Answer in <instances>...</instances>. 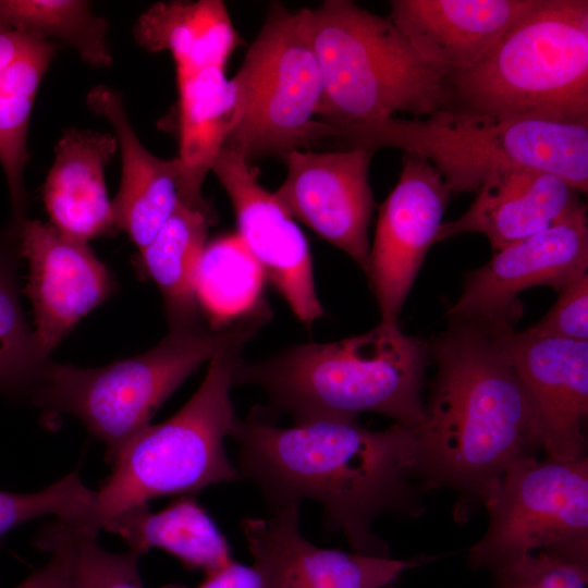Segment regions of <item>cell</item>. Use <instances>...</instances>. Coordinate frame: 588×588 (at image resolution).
Returning <instances> with one entry per match:
<instances>
[{
  "label": "cell",
  "instance_id": "obj_13",
  "mask_svg": "<svg viewBox=\"0 0 588 588\" xmlns=\"http://www.w3.org/2000/svg\"><path fill=\"white\" fill-rule=\"evenodd\" d=\"M211 171L231 200L237 234L264 277L299 321L313 324L324 309L316 291L309 246L295 219L259 183L256 169L241 154L223 148Z\"/></svg>",
  "mask_w": 588,
  "mask_h": 588
},
{
  "label": "cell",
  "instance_id": "obj_26",
  "mask_svg": "<svg viewBox=\"0 0 588 588\" xmlns=\"http://www.w3.org/2000/svg\"><path fill=\"white\" fill-rule=\"evenodd\" d=\"M53 56L52 44L40 39L0 74V163L10 188L14 216L21 223L25 210L23 172L27 159V130L37 90Z\"/></svg>",
  "mask_w": 588,
  "mask_h": 588
},
{
  "label": "cell",
  "instance_id": "obj_19",
  "mask_svg": "<svg viewBox=\"0 0 588 588\" xmlns=\"http://www.w3.org/2000/svg\"><path fill=\"white\" fill-rule=\"evenodd\" d=\"M470 207L442 223L436 243L463 233H481L493 253L558 223L581 205L561 177L534 169L493 173L476 192Z\"/></svg>",
  "mask_w": 588,
  "mask_h": 588
},
{
  "label": "cell",
  "instance_id": "obj_17",
  "mask_svg": "<svg viewBox=\"0 0 588 588\" xmlns=\"http://www.w3.org/2000/svg\"><path fill=\"white\" fill-rule=\"evenodd\" d=\"M21 255L27 260L26 294L34 313V336L41 355L51 351L89 311L114 291V282L88 243L58 232L50 223L25 220Z\"/></svg>",
  "mask_w": 588,
  "mask_h": 588
},
{
  "label": "cell",
  "instance_id": "obj_8",
  "mask_svg": "<svg viewBox=\"0 0 588 588\" xmlns=\"http://www.w3.org/2000/svg\"><path fill=\"white\" fill-rule=\"evenodd\" d=\"M245 344L218 352L193 396L163 422L148 425L111 461V473L96 491L93 529L149 500L192 495L241 478L226 455L225 437L237 419L231 389Z\"/></svg>",
  "mask_w": 588,
  "mask_h": 588
},
{
  "label": "cell",
  "instance_id": "obj_24",
  "mask_svg": "<svg viewBox=\"0 0 588 588\" xmlns=\"http://www.w3.org/2000/svg\"><path fill=\"white\" fill-rule=\"evenodd\" d=\"M134 38L149 51H168L176 74L225 68L238 44L225 4L220 0L160 2L134 25Z\"/></svg>",
  "mask_w": 588,
  "mask_h": 588
},
{
  "label": "cell",
  "instance_id": "obj_7",
  "mask_svg": "<svg viewBox=\"0 0 588 588\" xmlns=\"http://www.w3.org/2000/svg\"><path fill=\"white\" fill-rule=\"evenodd\" d=\"M269 318L270 308L262 299L225 326L169 331L151 350L99 368L49 360L30 403L46 415L79 419L103 443L111 463L188 376L221 350L246 344Z\"/></svg>",
  "mask_w": 588,
  "mask_h": 588
},
{
  "label": "cell",
  "instance_id": "obj_6",
  "mask_svg": "<svg viewBox=\"0 0 588 588\" xmlns=\"http://www.w3.org/2000/svg\"><path fill=\"white\" fill-rule=\"evenodd\" d=\"M299 12L322 77L317 120L342 126L399 111L422 118L448 106V75L427 62L389 16L350 0H326Z\"/></svg>",
  "mask_w": 588,
  "mask_h": 588
},
{
  "label": "cell",
  "instance_id": "obj_29",
  "mask_svg": "<svg viewBox=\"0 0 588 588\" xmlns=\"http://www.w3.org/2000/svg\"><path fill=\"white\" fill-rule=\"evenodd\" d=\"M49 360L21 307L14 262L0 253V391L29 399Z\"/></svg>",
  "mask_w": 588,
  "mask_h": 588
},
{
  "label": "cell",
  "instance_id": "obj_34",
  "mask_svg": "<svg viewBox=\"0 0 588 588\" xmlns=\"http://www.w3.org/2000/svg\"><path fill=\"white\" fill-rule=\"evenodd\" d=\"M34 546L50 553V559L15 588H74L68 549L50 524L37 532Z\"/></svg>",
  "mask_w": 588,
  "mask_h": 588
},
{
  "label": "cell",
  "instance_id": "obj_14",
  "mask_svg": "<svg viewBox=\"0 0 588 588\" xmlns=\"http://www.w3.org/2000/svg\"><path fill=\"white\" fill-rule=\"evenodd\" d=\"M399 181L379 208L367 277L382 322L396 323L452 192L427 160L404 154Z\"/></svg>",
  "mask_w": 588,
  "mask_h": 588
},
{
  "label": "cell",
  "instance_id": "obj_11",
  "mask_svg": "<svg viewBox=\"0 0 588 588\" xmlns=\"http://www.w3.org/2000/svg\"><path fill=\"white\" fill-rule=\"evenodd\" d=\"M588 221L584 204L552 226L493 253L466 278L450 321L512 328L522 315L517 295L534 286L560 292L587 273Z\"/></svg>",
  "mask_w": 588,
  "mask_h": 588
},
{
  "label": "cell",
  "instance_id": "obj_22",
  "mask_svg": "<svg viewBox=\"0 0 588 588\" xmlns=\"http://www.w3.org/2000/svg\"><path fill=\"white\" fill-rule=\"evenodd\" d=\"M179 87V198L209 211L204 180L224 148L235 105V87L225 68L176 74Z\"/></svg>",
  "mask_w": 588,
  "mask_h": 588
},
{
  "label": "cell",
  "instance_id": "obj_1",
  "mask_svg": "<svg viewBox=\"0 0 588 588\" xmlns=\"http://www.w3.org/2000/svg\"><path fill=\"white\" fill-rule=\"evenodd\" d=\"M238 473L260 491L268 509L302 499L323 509L324 528L342 531L354 552L390 556L371 524L416 505L415 431L394 424L370 430L357 419H322L280 427L237 417Z\"/></svg>",
  "mask_w": 588,
  "mask_h": 588
},
{
  "label": "cell",
  "instance_id": "obj_10",
  "mask_svg": "<svg viewBox=\"0 0 588 588\" xmlns=\"http://www.w3.org/2000/svg\"><path fill=\"white\" fill-rule=\"evenodd\" d=\"M489 524L468 564L498 572L538 552L588 563V458L514 462L486 504Z\"/></svg>",
  "mask_w": 588,
  "mask_h": 588
},
{
  "label": "cell",
  "instance_id": "obj_15",
  "mask_svg": "<svg viewBox=\"0 0 588 588\" xmlns=\"http://www.w3.org/2000/svg\"><path fill=\"white\" fill-rule=\"evenodd\" d=\"M267 517H248L242 532L253 566L267 588H387L417 559L365 555L315 546L299 530V502L269 510Z\"/></svg>",
  "mask_w": 588,
  "mask_h": 588
},
{
  "label": "cell",
  "instance_id": "obj_5",
  "mask_svg": "<svg viewBox=\"0 0 588 588\" xmlns=\"http://www.w3.org/2000/svg\"><path fill=\"white\" fill-rule=\"evenodd\" d=\"M448 88L445 108L588 123V1L537 0Z\"/></svg>",
  "mask_w": 588,
  "mask_h": 588
},
{
  "label": "cell",
  "instance_id": "obj_23",
  "mask_svg": "<svg viewBox=\"0 0 588 588\" xmlns=\"http://www.w3.org/2000/svg\"><path fill=\"white\" fill-rule=\"evenodd\" d=\"M101 529L120 536L139 555L161 549L205 574L234 560L226 538L189 495L176 498L159 512H151L148 504L131 507L106 520Z\"/></svg>",
  "mask_w": 588,
  "mask_h": 588
},
{
  "label": "cell",
  "instance_id": "obj_2",
  "mask_svg": "<svg viewBox=\"0 0 588 588\" xmlns=\"http://www.w3.org/2000/svg\"><path fill=\"white\" fill-rule=\"evenodd\" d=\"M437 365L422 425L415 430L416 475L425 487H450L455 515L485 505L506 469L543 451L531 399L494 332L450 321L429 346Z\"/></svg>",
  "mask_w": 588,
  "mask_h": 588
},
{
  "label": "cell",
  "instance_id": "obj_16",
  "mask_svg": "<svg viewBox=\"0 0 588 588\" xmlns=\"http://www.w3.org/2000/svg\"><path fill=\"white\" fill-rule=\"evenodd\" d=\"M491 330L531 399L546 456L587 457L588 342L518 332L514 327Z\"/></svg>",
  "mask_w": 588,
  "mask_h": 588
},
{
  "label": "cell",
  "instance_id": "obj_27",
  "mask_svg": "<svg viewBox=\"0 0 588 588\" xmlns=\"http://www.w3.org/2000/svg\"><path fill=\"white\" fill-rule=\"evenodd\" d=\"M262 278L237 233L207 243L197 270L196 296L210 327L225 326L253 309L262 299Z\"/></svg>",
  "mask_w": 588,
  "mask_h": 588
},
{
  "label": "cell",
  "instance_id": "obj_3",
  "mask_svg": "<svg viewBox=\"0 0 588 588\" xmlns=\"http://www.w3.org/2000/svg\"><path fill=\"white\" fill-rule=\"evenodd\" d=\"M429 345L382 322L369 331L328 343H306L253 363L241 362L234 385L253 384L268 408L295 424L357 419L366 412L417 430Z\"/></svg>",
  "mask_w": 588,
  "mask_h": 588
},
{
  "label": "cell",
  "instance_id": "obj_30",
  "mask_svg": "<svg viewBox=\"0 0 588 588\" xmlns=\"http://www.w3.org/2000/svg\"><path fill=\"white\" fill-rule=\"evenodd\" d=\"M51 525L68 549L74 588H145L138 553L109 552L98 544V534L72 523Z\"/></svg>",
  "mask_w": 588,
  "mask_h": 588
},
{
  "label": "cell",
  "instance_id": "obj_35",
  "mask_svg": "<svg viewBox=\"0 0 588 588\" xmlns=\"http://www.w3.org/2000/svg\"><path fill=\"white\" fill-rule=\"evenodd\" d=\"M162 588L187 587L172 584ZM196 588H267V586L253 565L248 566L233 560L225 566L205 574L204 580Z\"/></svg>",
  "mask_w": 588,
  "mask_h": 588
},
{
  "label": "cell",
  "instance_id": "obj_20",
  "mask_svg": "<svg viewBox=\"0 0 588 588\" xmlns=\"http://www.w3.org/2000/svg\"><path fill=\"white\" fill-rule=\"evenodd\" d=\"M86 102L114 130L122 161L121 182L112 200L114 225L123 230L140 252L180 200L179 162L176 158L161 159L144 147L117 90L98 85L88 93Z\"/></svg>",
  "mask_w": 588,
  "mask_h": 588
},
{
  "label": "cell",
  "instance_id": "obj_21",
  "mask_svg": "<svg viewBox=\"0 0 588 588\" xmlns=\"http://www.w3.org/2000/svg\"><path fill=\"white\" fill-rule=\"evenodd\" d=\"M117 149L114 135L85 128H68L58 140L42 198L62 235L88 243L115 228L105 170Z\"/></svg>",
  "mask_w": 588,
  "mask_h": 588
},
{
  "label": "cell",
  "instance_id": "obj_31",
  "mask_svg": "<svg viewBox=\"0 0 588 588\" xmlns=\"http://www.w3.org/2000/svg\"><path fill=\"white\" fill-rule=\"evenodd\" d=\"M95 501L96 491L84 485L76 470L33 493L0 491V539L14 528L47 515L89 528Z\"/></svg>",
  "mask_w": 588,
  "mask_h": 588
},
{
  "label": "cell",
  "instance_id": "obj_36",
  "mask_svg": "<svg viewBox=\"0 0 588 588\" xmlns=\"http://www.w3.org/2000/svg\"><path fill=\"white\" fill-rule=\"evenodd\" d=\"M39 40L24 32L0 27V74L32 50Z\"/></svg>",
  "mask_w": 588,
  "mask_h": 588
},
{
  "label": "cell",
  "instance_id": "obj_4",
  "mask_svg": "<svg viewBox=\"0 0 588 588\" xmlns=\"http://www.w3.org/2000/svg\"><path fill=\"white\" fill-rule=\"evenodd\" d=\"M319 140L347 148H396L431 163L452 193L477 192L495 172L534 169L552 173L579 193L588 188V123L482 115L442 108L427 117L331 125Z\"/></svg>",
  "mask_w": 588,
  "mask_h": 588
},
{
  "label": "cell",
  "instance_id": "obj_25",
  "mask_svg": "<svg viewBox=\"0 0 588 588\" xmlns=\"http://www.w3.org/2000/svg\"><path fill=\"white\" fill-rule=\"evenodd\" d=\"M209 217V211L179 200L170 218L139 252L144 271L162 295L169 331L205 326L196 296V277L207 244Z\"/></svg>",
  "mask_w": 588,
  "mask_h": 588
},
{
  "label": "cell",
  "instance_id": "obj_12",
  "mask_svg": "<svg viewBox=\"0 0 588 588\" xmlns=\"http://www.w3.org/2000/svg\"><path fill=\"white\" fill-rule=\"evenodd\" d=\"M373 154L362 147L323 152L293 149L282 156L286 175L273 193L295 220L343 250L366 275L368 226L376 207L369 183Z\"/></svg>",
  "mask_w": 588,
  "mask_h": 588
},
{
  "label": "cell",
  "instance_id": "obj_33",
  "mask_svg": "<svg viewBox=\"0 0 588 588\" xmlns=\"http://www.w3.org/2000/svg\"><path fill=\"white\" fill-rule=\"evenodd\" d=\"M553 307L534 326L531 334L588 341V274L585 273L560 292Z\"/></svg>",
  "mask_w": 588,
  "mask_h": 588
},
{
  "label": "cell",
  "instance_id": "obj_32",
  "mask_svg": "<svg viewBox=\"0 0 588 588\" xmlns=\"http://www.w3.org/2000/svg\"><path fill=\"white\" fill-rule=\"evenodd\" d=\"M588 563L538 552L498 571L494 588H587Z\"/></svg>",
  "mask_w": 588,
  "mask_h": 588
},
{
  "label": "cell",
  "instance_id": "obj_28",
  "mask_svg": "<svg viewBox=\"0 0 588 588\" xmlns=\"http://www.w3.org/2000/svg\"><path fill=\"white\" fill-rule=\"evenodd\" d=\"M0 27L71 46L90 66L107 68L112 54L106 19L82 0H0Z\"/></svg>",
  "mask_w": 588,
  "mask_h": 588
},
{
  "label": "cell",
  "instance_id": "obj_18",
  "mask_svg": "<svg viewBox=\"0 0 588 588\" xmlns=\"http://www.w3.org/2000/svg\"><path fill=\"white\" fill-rule=\"evenodd\" d=\"M537 0H392L389 19L415 50L448 76L497 42Z\"/></svg>",
  "mask_w": 588,
  "mask_h": 588
},
{
  "label": "cell",
  "instance_id": "obj_9",
  "mask_svg": "<svg viewBox=\"0 0 588 588\" xmlns=\"http://www.w3.org/2000/svg\"><path fill=\"white\" fill-rule=\"evenodd\" d=\"M232 82L235 105L224 148L250 162L310 143L323 88L299 10L271 5Z\"/></svg>",
  "mask_w": 588,
  "mask_h": 588
}]
</instances>
